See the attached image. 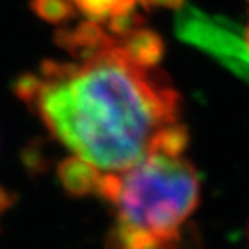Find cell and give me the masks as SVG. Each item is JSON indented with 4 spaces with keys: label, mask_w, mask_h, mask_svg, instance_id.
I'll use <instances>...</instances> for the list:
<instances>
[{
    "label": "cell",
    "mask_w": 249,
    "mask_h": 249,
    "mask_svg": "<svg viewBox=\"0 0 249 249\" xmlns=\"http://www.w3.org/2000/svg\"><path fill=\"white\" fill-rule=\"evenodd\" d=\"M144 7H168V9H178L183 4V0H140Z\"/></svg>",
    "instance_id": "9c48e42d"
},
{
    "label": "cell",
    "mask_w": 249,
    "mask_h": 249,
    "mask_svg": "<svg viewBox=\"0 0 249 249\" xmlns=\"http://www.w3.org/2000/svg\"><path fill=\"white\" fill-rule=\"evenodd\" d=\"M126 55L142 68H154L164 54V42L156 31L139 26L123 38H118Z\"/></svg>",
    "instance_id": "277c9868"
},
{
    "label": "cell",
    "mask_w": 249,
    "mask_h": 249,
    "mask_svg": "<svg viewBox=\"0 0 249 249\" xmlns=\"http://www.w3.org/2000/svg\"><path fill=\"white\" fill-rule=\"evenodd\" d=\"M248 237H249V229H248Z\"/></svg>",
    "instance_id": "8fae6325"
},
{
    "label": "cell",
    "mask_w": 249,
    "mask_h": 249,
    "mask_svg": "<svg viewBox=\"0 0 249 249\" xmlns=\"http://www.w3.org/2000/svg\"><path fill=\"white\" fill-rule=\"evenodd\" d=\"M57 43L64 47L74 59H85L90 55L104 51L106 47L116 42L106 28H102L97 21H87L78 24L73 30H61L55 36Z\"/></svg>",
    "instance_id": "3957f363"
},
{
    "label": "cell",
    "mask_w": 249,
    "mask_h": 249,
    "mask_svg": "<svg viewBox=\"0 0 249 249\" xmlns=\"http://www.w3.org/2000/svg\"><path fill=\"white\" fill-rule=\"evenodd\" d=\"M76 9L93 21H106L121 12L133 9L137 0H71Z\"/></svg>",
    "instance_id": "5b68a950"
},
{
    "label": "cell",
    "mask_w": 249,
    "mask_h": 249,
    "mask_svg": "<svg viewBox=\"0 0 249 249\" xmlns=\"http://www.w3.org/2000/svg\"><path fill=\"white\" fill-rule=\"evenodd\" d=\"M106 249H202V244L201 239H199L197 230L191 223L182 233H178L173 239H168V241L152 242V244L144 246H130V248H124V246H107Z\"/></svg>",
    "instance_id": "52a82bcc"
},
{
    "label": "cell",
    "mask_w": 249,
    "mask_h": 249,
    "mask_svg": "<svg viewBox=\"0 0 249 249\" xmlns=\"http://www.w3.org/2000/svg\"><path fill=\"white\" fill-rule=\"evenodd\" d=\"M31 11L49 23H64L74 16V5L71 0H31Z\"/></svg>",
    "instance_id": "8992f818"
},
{
    "label": "cell",
    "mask_w": 249,
    "mask_h": 249,
    "mask_svg": "<svg viewBox=\"0 0 249 249\" xmlns=\"http://www.w3.org/2000/svg\"><path fill=\"white\" fill-rule=\"evenodd\" d=\"M248 43H249V28H248Z\"/></svg>",
    "instance_id": "30bf717a"
},
{
    "label": "cell",
    "mask_w": 249,
    "mask_h": 249,
    "mask_svg": "<svg viewBox=\"0 0 249 249\" xmlns=\"http://www.w3.org/2000/svg\"><path fill=\"white\" fill-rule=\"evenodd\" d=\"M106 21H107V28H106V30H107L114 38H123L124 35H128L130 31L142 26V18H140L137 12H133V9L113 16V18H109V19H106Z\"/></svg>",
    "instance_id": "ba28073f"
},
{
    "label": "cell",
    "mask_w": 249,
    "mask_h": 249,
    "mask_svg": "<svg viewBox=\"0 0 249 249\" xmlns=\"http://www.w3.org/2000/svg\"><path fill=\"white\" fill-rule=\"evenodd\" d=\"M78 62L45 61L40 74H23L16 93L40 116L89 173L83 196L97 180L156 151L183 152L180 97L163 74L142 68L113 45Z\"/></svg>",
    "instance_id": "6da1fadb"
},
{
    "label": "cell",
    "mask_w": 249,
    "mask_h": 249,
    "mask_svg": "<svg viewBox=\"0 0 249 249\" xmlns=\"http://www.w3.org/2000/svg\"><path fill=\"white\" fill-rule=\"evenodd\" d=\"M92 196L113 210L107 246L168 241L191 225L201 199V180L183 152L156 151L132 166L97 180Z\"/></svg>",
    "instance_id": "7a4b0ae2"
}]
</instances>
